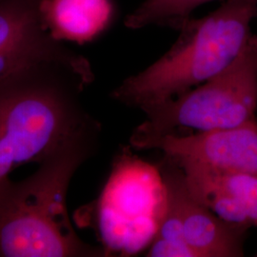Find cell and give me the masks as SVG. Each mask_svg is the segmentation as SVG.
Masks as SVG:
<instances>
[{
	"mask_svg": "<svg viewBox=\"0 0 257 257\" xmlns=\"http://www.w3.org/2000/svg\"><path fill=\"white\" fill-rule=\"evenodd\" d=\"M93 78L88 59L74 53L0 81V180L66 148L98 147L100 124L81 101Z\"/></svg>",
	"mask_w": 257,
	"mask_h": 257,
	"instance_id": "cell-1",
	"label": "cell"
},
{
	"mask_svg": "<svg viewBox=\"0 0 257 257\" xmlns=\"http://www.w3.org/2000/svg\"><path fill=\"white\" fill-rule=\"evenodd\" d=\"M96 149L66 148L21 181L0 180V257L106 255L77 235L66 205L73 176Z\"/></svg>",
	"mask_w": 257,
	"mask_h": 257,
	"instance_id": "cell-2",
	"label": "cell"
},
{
	"mask_svg": "<svg viewBox=\"0 0 257 257\" xmlns=\"http://www.w3.org/2000/svg\"><path fill=\"white\" fill-rule=\"evenodd\" d=\"M257 0H226L201 19H188L174 45L111 92L121 104L144 110L175 98L229 67L252 37Z\"/></svg>",
	"mask_w": 257,
	"mask_h": 257,
	"instance_id": "cell-3",
	"label": "cell"
},
{
	"mask_svg": "<svg viewBox=\"0 0 257 257\" xmlns=\"http://www.w3.org/2000/svg\"><path fill=\"white\" fill-rule=\"evenodd\" d=\"M257 35L220 74L192 90L142 110L146 120L135 128L130 143L150 150L166 136H186L233 128L255 120Z\"/></svg>",
	"mask_w": 257,
	"mask_h": 257,
	"instance_id": "cell-4",
	"label": "cell"
},
{
	"mask_svg": "<svg viewBox=\"0 0 257 257\" xmlns=\"http://www.w3.org/2000/svg\"><path fill=\"white\" fill-rule=\"evenodd\" d=\"M166 191L167 202L181 223L184 238L198 257H240L248 229L220 219L190 192L183 170L164 155L157 166Z\"/></svg>",
	"mask_w": 257,
	"mask_h": 257,
	"instance_id": "cell-5",
	"label": "cell"
},
{
	"mask_svg": "<svg viewBox=\"0 0 257 257\" xmlns=\"http://www.w3.org/2000/svg\"><path fill=\"white\" fill-rule=\"evenodd\" d=\"M40 4L41 0H0V81L75 53L47 31Z\"/></svg>",
	"mask_w": 257,
	"mask_h": 257,
	"instance_id": "cell-6",
	"label": "cell"
},
{
	"mask_svg": "<svg viewBox=\"0 0 257 257\" xmlns=\"http://www.w3.org/2000/svg\"><path fill=\"white\" fill-rule=\"evenodd\" d=\"M220 172L257 175V121L233 128L159 138L150 150Z\"/></svg>",
	"mask_w": 257,
	"mask_h": 257,
	"instance_id": "cell-7",
	"label": "cell"
},
{
	"mask_svg": "<svg viewBox=\"0 0 257 257\" xmlns=\"http://www.w3.org/2000/svg\"><path fill=\"white\" fill-rule=\"evenodd\" d=\"M43 24L59 41L92 42L110 29L117 18L114 0H41Z\"/></svg>",
	"mask_w": 257,
	"mask_h": 257,
	"instance_id": "cell-8",
	"label": "cell"
},
{
	"mask_svg": "<svg viewBox=\"0 0 257 257\" xmlns=\"http://www.w3.org/2000/svg\"><path fill=\"white\" fill-rule=\"evenodd\" d=\"M211 1L214 0H144L126 18L125 25L133 30L158 26L178 31L195 10Z\"/></svg>",
	"mask_w": 257,
	"mask_h": 257,
	"instance_id": "cell-9",
	"label": "cell"
},
{
	"mask_svg": "<svg viewBox=\"0 0 257 257\" xmlns=\"http://www.w3.org/2000/svg\"><path fill=\"white\" fill-rule=\"evenodd\" d=\"M197 164L213 183L228 193L237 204L248 226L257 227V175L225 173L200 163Z\"/></svg>",
	"mask_w": 257,
	"mask_h": 257,
	"instance_id": "cell-10",
	"label": "cell"
},
{
	"mask_svg": "<svg viewBox=\"0 0 257 257\" xmlns=\"http://www.w3.org/2000/svg\"><path fill=\"white\" fill-rule=\"evenodd\" d=\"M256 256H257V254H256Z\"/></svg>",
	"mask_w": 257,
	"mask_h": 257,
	"instance_id": "cell-11",
	"label": "cell"
}]
</instances>
